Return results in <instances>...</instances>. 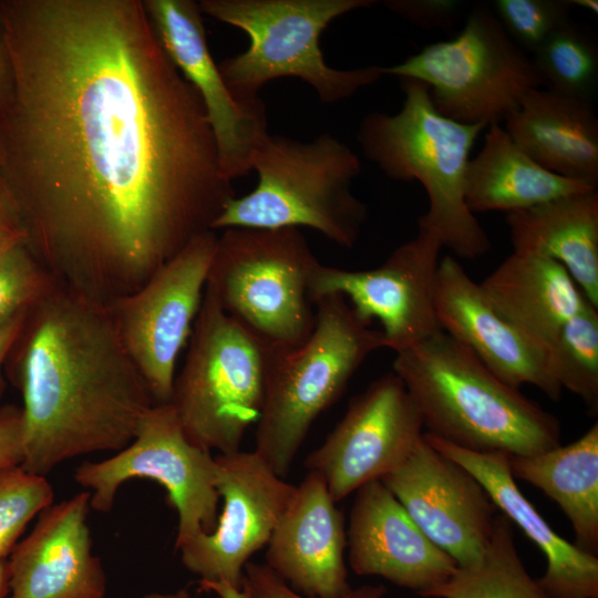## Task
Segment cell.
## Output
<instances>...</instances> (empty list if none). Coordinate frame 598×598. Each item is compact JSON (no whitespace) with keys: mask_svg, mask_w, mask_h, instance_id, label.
<instances>
[{"mask_svg":"<svg viewBox=\"0 0 598 598\" xmlns=\"http://www.w3.org/2000/svg\"><path fill=\"white\" fill-rule=\"evenodd\" d=\"M13 90L0 179L59 285L140 289L235 198L195 89L142 0H0Z\"/></svg>","mask_w":598,"mask_h":598,"instance_id":"cell-1","label":"cell"},{"mask_svg":"<svg viewBox=\"0 0 598 598\" xmlns=\"http://www.w3.org/2000/svg\"><path fill=\"white\" fill-rule=\"evenodd\" d=\"M480 287L499 316L548 348L587 301L559 262L532 252L513 251Z\"/></svg>","mask_w":598,"mask_h":598,"instance_id":"cell-24","label":"cell"},{"mask_svg":"<svg viewBox=\"0 0 598 598\" xmlns=\"http://www.w3.org/2000/svg\"><path fill=\"white\" fill-rule=\"evenodd\" d=\"M384 75L424 83L435 109L463 124H501L545 81L495 13L475 8L452 39L425 45L402 62L382 66Z\"/></svg>","mask_w":598,"mask_h":598,"instance_id":"cell-10","label":"cell"},{"mask_svg":"<svg viewBox=\"0 0 598 598\" xmlns=\"http://www.w3.org/2000/svg\"><path fill=\"white\" fill-rule=\"evenodd\" d=\"M371 0H200L202 13L243 30L249 48L224 59L219 71L239 100L258 99V91L278 78L308 83L322 103H337L379 81L382 66L340 70L324 61L319 40L330 22Z\"/></svg>","mask_w":598,"mask_h":598,"instance_id":"cell-7","label":"cell"},{"mask_svg":"<svg viewBox=\"0 0 598 598\" xmlns=\"http://www.w3.org/2000/svg\"><path fill=\"white\" fill-rule=\"evenodd\" d=\"M7 363L23 400L21 466L37 475L121 451L156 404L109 305L56 282L27 312Z\"/></svg>","mask_w":598,"mask_h":598,"instance_id":"cell-2","label":"cell"},{"mask_svg":"<svg viewBox=\"0 0 598 598\" xmlns=\"http://www.w3.org/2000/svg\"><path fill=\"white\" fill-rule=\"evenodd\" d=\"M381 481L458 567L482 560L498 509L482 484L437 452L424 434L406 460Z\"/></svg>","mask_w":598,"mask_h":598,"instance_id":"cell-16","label":"cell"},{"mask_svg":"<svg viewBox=\"0 0 598 598\" xmlns=\"http://www.w3.org/2000/svg\"><path fill=\"white\" fill-rule=\"evenodd\" d=\"M424 597L551 598L527 573L516 549L513 523L499 513L482 560L470 568L457 567L446 582Z\"/></svg>","mask_w":598,"mask_h":598,"instance_id":"cell-28","label":"cell"},{"mask_svg":"<svg viewBox=\"0 0 598 598\" xmlns=\"http://www.w3.org/2000/svg\"><path fill=\"white\" fill-rule=\"evenodd\" d=\"M23 415L21 406L0 408V471L23 462Z\"/></svg>","mask_w":598,"mask_h":598,"instance_id":"cell-36","label":"cell"},{"mask_svg":"<svg viewBox=\"0 0 598 598\" xmlns=\"http://www.w3.org/2000/svg\"><path fill=\"white\" fill-rule=\"evenodd\" d=\"M495 16L520 48L533 53L570 22V0H495Z\"/></svg>","mask_w":598,"mask_h":598,"instance_id":"cell-32","label":"cell"},{"mask_svg":"<svg viewBox=\"0 0 598 598\" xmlns=\"http://www.w3.org/2000/svg\"><path fill=\"white\" fill-rule=\"evenodd\" d=\"M421 414L391 372L353 398L341 421L306 458L338 502L399 467L423 436Z\"/></svg>","mask_w":598,"mask_h":598,"instance_id":"cell-14","label":"cell"},{"mask_svg":"<svg viewBox=\"0 0 598 598\" xmlns=\"http://www.w3.org/2000/svg\"><path fill=\"white\" fill-rule=\"evenodd\" d=\"M250 168L258 173L257 186L233 198L213 230L309 227L341 247L354 246L367 207L351 190L362 166L348 145L328 133L310 142L267 133Z\"/></svg>","mask_w":598,"mask_h":598,"instance_id":"cell-5","label":"cell"},{"mask_svg":"<svg viewBox=\"0 0 598 598\" xmlns=\"http://www.w3.org/2000/svg\"><path fill=\"white\" fill-rule=\"evenodd\" d=\"M166 54L202 100L223 175H247L252 153L268 133L264 102L237 99L210 53L202 11L193 0H144Z\"/></svg>","mask_w":598,"mask_h":598,"instance_id":"cell-17","label":"cell"},{"mask_svg":"<svg viewBox=\"0 0 598 598\" xmlns=\"http://www.w3.org/2000/svg\"><path fill=\"white\" fill-rule=\"evenodd\" d=\"M28 311L18 315L0 330V400L4 391L3 369L6 361L22 330Z\"/></svg>","mask_w":598,"mask_h":598,"instance_id":"cell-38","label":"cell"},{"mask_svg":"<svg viewBox=\"0 0 598 598\" xmlns=\"http://www.w3.org/2000/svg\"><path fill=\"white\" fill-rule=\"evenodd\" d=\"M320 264L299 228H226L206 287L228 316L266 344L293 348L315 327L309 286Z\"/></svg>","mask_w":598,"mask_h":598,"instance_id":"cell-9","label":"cell"},{"mask_svg":"<svg viewBox=\"0 0 598 598\" xmlns=\"http://www.w3.org/2000/svg\"><path fill=\"white\" fill-rule=\"evenodd\" d=\"M434 303L440 330L471 350L503 382L515 389L532 384L553 400L560 398L549 348L499 316L455 257L439 262Z\"/></svg>","mask_w":598,"mask_h":598,"instance_id":"cell-18","label":"cell"},{"mask_svg":"<svg viewBox=\"0 0 598 598\" xmlns=\"http://www.w3.org/2000/svg\"><path fill=\"white\" fill-rule=\"evenodd\" d=\"M161 596V598H190L185 590H181L174 594H162Z\"/></svg>","mask_w":598,"mask_h":598,"instance_id":"cell-43","label":"cell"},{"mask_svg":"<svg viewBox=\"0 0 598 598\" xmlns=\"http://www.w3.org/2000/svg\"><path fill=\"white\" fill-rule=\"evenodd\" d=\"M534 54L547 89L590 102L598 83V50L586 32L569 22Z\"/></svg>","mask_w":598,"mask_h":598,"instance_id":"cell-30","label":"cell"},{"mask_svg":"<svg viewBox=\"0 0 598 598\" xmlns=\"http://www.w3.org/2000/svg\"><path fill=\"white\" fill-rule=\"evenodd\" d=\"M244 580L252 598H308L293 591L266 565L248 563ZM386 588L382 585H364L351 590L342 598H383Z\"/></svg>","mask_w":598,"mask_h":598,"instance_id":"cell-34","label":"cell"},{"mask_svg":"<svg viewBox=\"0 0 598 598\" xmlns=\"http://www.w3.org/2000/svg\"><path fill=\"white\" fill-rule=\"evenodd\" d=\"M598 308L588 300L549 346L553 374L561 389L598 409Z\"/></svg>","mask_w":598,"mask_h":598,"instance_id":"cell-29","label":"cell"},{"mask_svg":"<svg viewBox=\"0 0 598 598\" xmlns=\"http://www.w3.org/2000/svg\"><path fill=\"white\" fill-rule=\"evenodd\" d=\"M133 478L157 482L178 515L175 550L217 524V464L192 443L169 403L154 404L132 442L100 462H82L74 481L90 492V507L107 513L120 487Z\"/></svg>","mask_w":598,"mask_h":598,"instance_id":"cell-11","label":"cell"},{"mask_svg":"<svg viewBox=\"0 0 598 598\" xmlns=\"http://www.w3.org/2000/svg\"><path fill=\"white\" fill-rule=\"evenodd\" d=\"M13 90L12 66L6 45L3 33L0 28V111L9 104Z\"/></svg>","mask_w":598,"mask_h":598,"instance_id":"cell-39","label":"cell"},{"mask_svg":"<svg viewBox=\"0 0 598 598\" xmlns=\"http://www.w3.org/2000/svg\"><path fill=\"white\" fill-rule=\"evenodd\" d=\"M199 588L207 592H214L218 598H252L249 587L244 580L241 589L235 588L224 581L199 580Z\"/></svg>","mask_w":598,"mask_h":598,"instance_id":"cell-40","label":"cell"},{"mask_svg":"<svg viewBox=\"0 0 598 598\" xmlns=\"http://www.w3.org/2000/svg\"><path fill=\"white\" fill-rule=\"evenodd\" d=\"M442 248L433 230L417 226L416 236L375 268L320 264L310 280V298L342 296L361 320L380 322L384 348L400 352L440 330L434 295Z\"/></svg>","mask_w":598,"mask_h":598,"instance_id":"cell-13","label":"cell"},{"mask_svg":"<svg viewBox=\"0 0 598 598\" xmlns=\"http://www.w3.org/2000/svg\"><path fill=\"white\" fill-rule=\"evenodd\" d=\"M383 4L409 23L426 30L451 27L462 6L455 0H388Z\"/></svg>","mask_w":598,"mask_h":598,"instance_id":"cell-35","label":"cell"},{"mask_svg":"<svg viewBox=\"0 0 598 598\" xmlns=\"http://www.w3.org/2000/svg\"><path fill=\"white\" fill-rule=\"evenodd\" d=\"M90 492L43 509L7 559V598H105L106 577L92 551Z\"/></svg>","mask_w":598,"mask_h":598,"instance_id":"cell-19","label":"cell"},{"mask_svg":"<svg viewBox=\"0 0 598 598\" xmlns=\"http://www.w3.org/2000/svg\"><path fill=\"white\" fill-rule=\"evenodd\" d=\"M53 498L45 476L21 465L0 471V559L10 555L27 525L52 505Z\"/></svg>","mask_w":598,"mask_h":598,"instance_id":"cell-31","label":"cell"},{"mask_svg":"<svg viewBox=\"0 0 598 598\" xmlns=\"http://www.w3.org/2000/svg\"><path fill=\"white\" fill-rule=\"evenodd\" d=\"M596 189L540 166L501 124L487 127L483 145L470 159L465 174V200L473 214H511Z\"/></svg>","mask_w":598,"mask_h":598,"instance_id":"cell-26","label":"cell"},{"mask_svg":"<svg viewBox=\"0 0 598 598\" xmlns=\"http://www.w3.org/2000/svg\"><path fill=\"white\" fill-rule=\"evenodd\" d=\"M216 488L223 511L210 533H200L176 551L186 569L206 581L241 589L249 558L268 544L296 486L278 476L255 451L215 456Z\"/></svg>","mask_w":598,"mask_h":598,"instance_id":"cell-15","label":"cell"},{"mask_svg":"<svg viewBox=\"0 0 598 598\" xmlns=\"http://www.w3.org/2000/svg\"><path fill=\"white\" fill-rule=\"evenodd\" d=\"M274 350L205 288L168 402L192 443L219 454L240 450L246 431L259 419Z\"/></svg>","mask_w":598,"mask_h":598,"instance_id":"cell-8","label":"cell"},{"mask_svg":"<svg viewBox=\"0 0 598 598\" xmlns=\"http://www.w3.org/2000/svg\"><path fill=\"white\" fill-rule=\"evenodd\" d=\"M393 373L416 405L426 434L473 452L518 456L560 445L556 416L442 330L396 352Z\"/></svg>","mask_w":598,"mask_h":598,"instance_id":"cell-3","label":"cell"},{"mask_svg":"<svg viewBox=\"0 0 598 598\" xmlns=\"http://www.w3.org/2000/svg\"><path fill=\"white\" fill-rule=\"evenodd\" d=\"M441 454L468 471L493 503L537 545L547 560L537 581L551 598H598V558L556 534L515 483L511 454L473 452L424 433Z\"/></svg>","mask_w":598,"mask_h":598,"instance_id":"cell-22","label":"cell"},{"mask_svg":"<svg viewBox=\"0 0 598 598\" xmlns=\"http://www.w3.org/2000/svg\"><path fill=\"white\" fill-rule=\"evenodd\" d=\"M514 251L559 262L598 308V192L564 196L507 214Z\"/></svg>","mask_w":598,"mask_h":598,"instance_id":"cell-25","label":"cell"},{"mask_svg":"<svg viewBox=\"0 0 598 598\" xmlns=\"http://www.w3.org/2000/svg\"><path fill=\"white\" fill-rule=\"evenodd\" d=\"M19 244H25V231L13 198L0 179V256Z\"/></svg>","mask_w":598,"mask_h":598,"instance_id":"cell-37","label":"cell"},{"mask_svg":"<svg viewBox=\"0 0 598 598\" xmlns=\"http://www.w3.org/2000/svg\"><path fill=\"white\" fill-rule=\"evenodd\" d=\"M514 478L523 480L557 503L569 519L575 545L598 553V424L568 445L534 455H511Z\"/></svg>","mask_w":598,"mask_h":598,"instance_id":"cell-27","label":"cell"},{"mask_svg":"<svg viewBox=\"0 0 598 598\" xmlns=\"http://www.w3.org/2000/svg\"><path fill=\"white\" fill-rule=\"evenodd\" d=\"M570 3L576 7H579L584 10L590 11L595 14L598 12V1L597 0H570Z\"/></svg>","mask_w":598,"mask_h":598,"instance_id":"cell-42","label":"cell"},{"mask_svg":"<svg viewBox=\"0 0 598 598\" xmlns=\"http://www.w3.org/2000/svg\"><path fill=\"white\" fill-rule=\"evenodd\" d=\"M313 306L310 336L297 347L274 350L256 423L254 451L282 478L316 419L365 359L384 348L381 331L361 320L342 296L319 297Z\"/></svg>","mask_w":598,"mask_h":598,"instance_id":"cell-6","label":"cell"},{"mask_svg":"<svg viewBox=\"0 0 598 598\" xmlns=\"http://www.w3.org/2000/svg\"><path fill=\"white\" fill-rule=\"evenodd\" d=\"M217 238L215 230L196 236L140 289L107 303L156 404L171 401L176 364L203 302Z\"/></svg>","mask_w":598,"mask_h":598,"instance_id":"cell-12","label":"cell"},{"mask_svg":"<svg viewBox=\"0 0 598 598\" xmlns=\"http://www.w3.org/2000/svg\"><path fill=\"white\" fill-rule=\"evenodd\" d=\"M54 282L25 244L3 252L0 256V330L28 311Z\"/></svg>","mask_w":598,"mask_h":598,"instance_id":"cell-33","label":"cell"},{"mask_svg":"<svg viewBox=\"0 0 598 598\" xmlns=\"http://www.w3.org/2000/svg\"><path fill=\"white\" fill-rule=\"evenodd\" d=\"M404 100L395 114L372 112L358 128L364 156L394 181L419 182L429 198L417 226L433 230L443 247L464 259H476L492 248L488 235L465 200V174L471 151L487 128L442 115L429 87L402 78Z\"/></svg>","mask_w":598,"mask_h":598,"instance_id":"cell-4","label":"cell"},{"mask_svg":"<svg viewBox=\"0 0 598 598\" xmlns=\"http://www.w3.org/2000/svg\"><path fill=\"white\" fill-rule=\"evenodd\" d=\"M347 547L357 575L382 577L422 597L446 582L458 567L419 528L380 480L357 491Z\"/></svg>","mask_w":598,"mask_h":598,"instance_id":"cell-20","label":"cell"},{"mask_svg":"<svg viewBox=\"0 0 598 598\" xmlns=\"http://www.w3.org/2000/svg\"><path fill=\"white\" fill-rule=\"evenodd\" d=\"M323 480L308 472L267 544L266 566L308 598H342L351 587L344 563V518Z\"/></svg>","mask_w":598,"mask_h":598,"instance_id":"cell-21","label":"cell"},{"mask_svg":"<svg viewBox=\"0 0 598 598\" xmlns=\"http://www.w3.org/2000/svg\"><path fill=\"white\" fill-rule=\"evenodd\" d=\"M8 595V571L7 558L0 559V598H7Z\"/></svg>","mask_w":598,"mask_h":598,"instance_id":"cell-41","label":"cell"},{"mask_svg":"<svg viewBox=\"0 0 598 598\" xmlns=\"http://www.w3.org/2000/svg\"><path fill=\"white\" fill-rule=\"evenodd\" d=\"M504 128L544 168L597 188L598 120L589 101L533 89L504 120Z\"/></svg>","mask_w":598,"mask_h":598,"instance_id":"cell-23","label":"cell"}]
</instances>
